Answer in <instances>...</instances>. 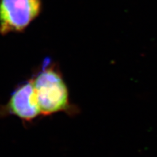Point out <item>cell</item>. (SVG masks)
<instances>
[{
	"label": "cell",
	"mask_w": 157,
	"mask_h": 157,
	"mask_svg": "<svg viewBox=\"0 0 157 157\" xmlns=\"http://www.w3.org/2000/svg\"><path fill=\"white\" fill-rule=\"evenodd\" d=\"M7 116L16 117L24 124L34 122L42 117L31 78L17 84L7 103L0 105V117Z\"/></svg>",
	"instance_id": "3"
},
{
	"label": "cell",
	"mask_w": 157,
	"mask_h": 157,
	"mask_svg": "<svg viewBox=\"0 0 157 157\" xmlns=\"http://www.w3.org/2000/svg\"><path fill=\"white\" fill-rule=\"evenodd\" d=\"M42 10V0H0V34L23 32Z\"/></svg>",
	"instance_id": "2"
},
{
	"label": "cell",
	"mask_w": 157,
	"mask_h": 157,
	"mask_svg": "<svg viewBox=\"0 0 157 157\" xmlns=\"http://www.w3.org/2000/svg\"><path fill=\"white\" fill-rule=\"evenodd\" d=\"M31 78L42 117L58 113L74 117L79 113V109L71 101L67 84L56 64L46 60Z\"/></svg>",
	"instance_id": "1"
}]
</instances>
